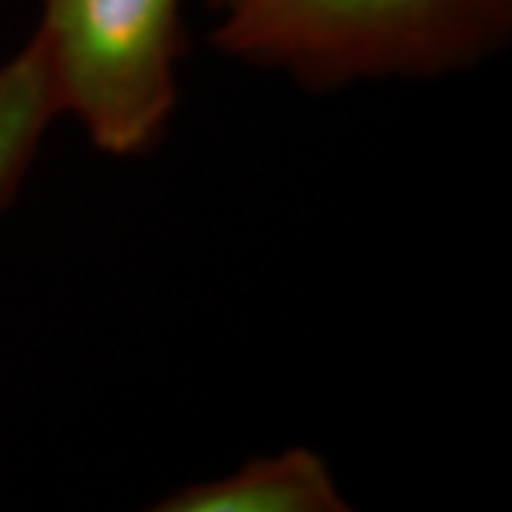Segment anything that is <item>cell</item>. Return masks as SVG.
Instances as JSON below:
<instances>
[{
    "instance_id": "cell-1",
    "label": "cell",
    "mask_w": 512,
    "mask_h": 512,
    "mask_svg": "<svg viewBox=\"0 0 512 512\" xmlns=\"http://www.w3.org/2000/svg\"><path fill=\"white\" fill-rule=\"evenodd\" d=\"M214 46L311 89L470 69L512 32V0H211Z\"/></svg>"
},
{
    "instance_id": "cell-2",
    "label": "cell",
    "mask_w": 512,
    "mask_h": 512,
    "mask_svg": "<svg viewBox=\"0 0 512 512\" xmlns=\"http://www.w3.org/2000/svg\"><path fill=\"white\" fill-rule=\"evenodd\" d=\"M32 43L57 114L114 157L163 140L185 52L180 0H43Z\"/></svg>"
},
{
    "instance_id": "cell-3",
    "label": "cell",
    "mask_w": 512,
    "mask_h": 512,
    "mask_svg": "<svg viewBox=\"0 0 512 512\" xmlns=\"http://www.w3.org/2000/svg\"><path fill=\"white\" fill-rule=\"evenodd\" d=\"M160 512H342L348 510L322 458L293 447L251 458L231 476L191 484L168 495Z\"/></svg>"
},
{
    "instance_id": "cell-4",
    "label": "cell",
    "mask_w": 512,
    "mask_h": 512,
    "mask_svg": "<svg viewBox=\"0 0 512 512\" xmlns=\"http://www.w3.org/2000/svg\"><path fill=\"white\" fill-rule=\"evenodd\" d=\"M57 117L37 46L29 40L0 66V211L18 194L43 131Z\"/></svg>"
}]
</instances>
